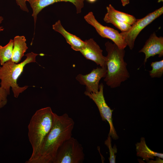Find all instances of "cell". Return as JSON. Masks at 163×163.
Instances as JSON below:
<instances>
[{"instance_id":"obj_1","label":"cell","mask_w":163,"mask_h":163,"mask_svg":"<svg viewBox=\"0 0 163 163\" xmlns=\"http://www.w3.org/2000/svg\"><path fill=\"white\" fill-rule=\"evenodd\" d=\"M74 121L67 113L59 116L54 113L50 131L37 152L26 163H54L57 152L62 143L72 135Z\"/></svg>"},{"instance_id":"obj_2","label":"cell","mask_w":163,"mask_h":163,"mask_svg":"<svg viewBox=\"0 0 163 163\" xmlns=\"http://www.w3.org/2000/svg\"><path fill=\"white\" fill-rule=\"evenodd\" d=\"M105 45L107 54L106 56L107 72L104 81L110 88H116L130 77L124 60L125 51L108 41Z\"/></svg>"},{"instance_id":"obj_3","label":"cell","mask_w":163,"mask_h":163,"mask_svg":"<svg viewBox=\"0 0 163 163\" xmlns=\"http://www.w3.org/2000/svg\"><path fill=\"white\" fill-rule=\"evenodd\" d=\"M54 113L47 107L37 110L32 116L28 126V137L32 148L30 157L37 152L53 126Z\"/></svg>"},{"instance_id":"obj_4","label":"cell","mask_w":163,"mask_h":163,"mask_svg":"<svg viewBox=\"0 0 163 163\" xmlns=\"http://www.w3.org/2000/svg\"><path fill=\"white\" fill-rule=\"evenodd\" d=\"M39 54L31 52L26 54V59L21 62L17 64L11 59L5 63L0 67L1 86L4 89L8 95L11 87L14 96L17 98L20 94L26 90L28 86H19L17 80L23 72L24 67L27 64L36 62V56Z\"/></svg>"},{"instance_id":"obj_5","label":"cell","mask_w":163,"mask_h":163,"mask_svg":"<svg viewBox=\"0 0 163 163\" xmlns=\"http://www.w3.org/2000/svg\"><path fill=\"white\" fill-rule=\"evenodd\" d=\"M85 158L82 145L76 139L71 137L59 148L54 163H82Z\"/></svg>"},{"instance_id":"obj_6","label":"cell","mask_w":163,"mask_h":163,"mask_svg":"<svg viewBox=\"0 0 163 163\" xmlns=\"http://www.w3.org/2000/svg\"><path fill=\"white\" fill-rule=\"evenodd\" d=\"M104 85L102 83L99 85V90L97 93L88 92L85 91L84 94L91 99L98 107L103 121H107L110 126L108 135L114 140L118 139L112 121V114L113 110L111 109L106 102L103 92Z\"/></svg>"},{"instance_id":"obj_7","label":"cell","mask_w":163,"mask_h":163,"mask_svg":"<svg viewBox=\"0 0 163 163\" xmlns=\"http://www.w3.org/2000/svg\"><path fill=\"white\" fill-rule=\"evenodd\" d=\"M163 13L162 6L142 18L136 19L128 30L120 33L130 49H133L136 38L140 32Z\"/></svg>"},{"instance_id":"obj_8","label":"cell","mask_w":163,"mask_h":163,"mask_svg":"<svg viewBox=\"0 0 163 163\" xmlns=\"http://www.w3.org/2000/svg\"><path fill=\"white\" fill-rule=\"evenodd\" d=\"M84 18L88 24L95 28L102 37L111 40L120 49H124L127 46L120 33L113 28L101 24L96 19L92 12H89L84 17Z\"/></svg>"},{"instance_id":"obj_9","label":"cell","mask_w":163,"mask_h":163,"mask_svg":"<svg viewBox=\"0 0 163 163\" xmlns=\"http://www.w3.org/2000/svg\"><path fill=\"white\" fill-rule=\"evenodd\" d=\"M107 72L106 66L97 67L88 74L78 75L75 78L80 84L85 86L86 91L97 93L99 90L100 81L101 78L105 77Z\"/></svg>"},{"instance_id":"obj_10","label":"cell","mask_w":163,"mask_h":163,"mask_svg":"<svg viewBox=\"0 0 163 163\" xmlns=\"http://www.w3.org/2000/svg\"><path fill=\"white\" fill-rule=\"evenodd\" d=\"M84 41L85 45L79 51L83 56L101 67L106 66V58L103 55V50L99 45L92 38Z\"/></svg>"},{"instance_id":"obj_11","label":"cell","mask_w":163,"mask_h":163,"mask_svg":"<svg viewBox=\"0 0 163 163\" xmlns=\"http://www.w3.org/2000/svg\"><path fill=\"white\" fill-rule=\"evenodd\" d=\"M85 0H27L32 10V16L34 21L35 27L39 13L46 7L56 2H69L73 4L75 7L77 14L81 13L84 6Z\"/></svg>"},{"instance_id":"obj_12","label":"cell","mask_w":163,"mask_h":163,"mask_svg":"<svg viewBox=\"0 0 163 163\" xmlns=\"http://www.w3.org/2000/svg\"><path fill=\"white\" fill-rule=\"evenodd\" d=\"M139 52L143 53L145 55V65L147 59L150 57L157 55H158L159 57H162L163 56V37H158L155 32L153 33Z\"/></svg>"},{"instance_id":"obj_13","label":"cell","mask_w":163,"mask_h":163,"mask_svg":"<svg viewBox=\"0 0 163 163\" xmlns=\"http://www.w3.org/2000/svg\"><path fill=\"white\" fill-rule=\"evenodd\" d=\"M53 29L62 34L71 48L76 51H80L85 46V42L79 37L66 31L62 25L60 20H58L52 25Z\"/></svg>"},{"instance_id":"obj_14","label":"cell","mask_w":163,"mask_h":163,"mask_svg":"<svg viewBox=\"0 0 163 163\" xmlns=\"http://www.w3.org/2000/svg\"><path fill=\"white\" fill-rule=\"evenodd\" d=\"M13 40V47L11 60L16 63L19 62L28 48L26 40L24 36H16Z\"/></svg>"},{"instance_id":"obj_15","label":"cell","mask_w":163,"mask_h":163,"mask_svg":"<svg viewBox=\"0 0 163 163\" xmlns=\"http://www.w3.org/2000/svg\"><path fill=\"white\" fill-rule=\"evenodd\" d=\"M136 155L142 157L146 161L149 159H154L155 157H158L163 159V154L155 152L150 149L146 144L145 139L141 137L139 142L136 144Z\"/></svg>"},{"instance_id":"obj_16","label":"cell","mask_w":163,"mask_h":163,"mask_svg":"<svg viewBox=\"0 0 163 163\" xmlns=\"http://www.w3.org/2000/svg\"><path fill=\"white\" fill-rule=\"evenodd\" d=\"M107 12L117 19L132 25L136 21L133 15L115 9L111 4L107 7Z\"/></svg>"},{"instance_id":"obj_17","label":"cell","mask_w":163,"mask_h":163,"mask_svg":"<svg viewBox=\"0 0 163 163\" xmlns=\"http://www.w3.org/2000/svg\"><path fill=\"white\" fill-rule=\"evenodd\" d=\"M13 47V40L10 39L5 46L0 45V64L2 66L11 59Z\"/></svg>"},{"instance_id":"obj_18","label":"cell","mask_w":163,"mask_h":163,"mask_svg":"<svg viewBox=\"0 0 163 163\" xmlns=\"http://www.w3.org/2000/svg\"><path fill=\"white\" fill-rule=\"evenodd\" d=\"M103 19L106 23L112 24L121 32L128 30L131 27V25L120 21L107 12L105 14Z\"/></svg>"},{"instance_id":"obj_19","label":"cell","mask_w":163,"mask_h":163,"mask_svg":"<svg viewBox=\"0 0 163 163\" xmlns=\"http://www.w3.org/2000/svg\"><path fill=\"white\" fill-rule=\"evenodd\" d=\"M152 69L149 71V75L152 78L161 77L163 74V60L152 62Z\"/></svg>"},{"instance_id":"obj_20","label":"cell","mask_w":163,"mask_h":163,"mask_svg":"<svg viewBox=\"0 0 163 163\" xmlns=\"http://www.w3.org/2000/svg\"><path fill=\"white\" fill-rule=\"evenodd\" d=\"M111 137L108 135L107 139L104 142L105 144L107 146L109 149L110 156L109 159L110 163H115L116 162V155L115 154L117 152V149L116 146L115 145L112 147L111 145Z\"/></svg>"},{"instance_id":"obj_21","label":"cell","mask_w":163,"mask_h":163,"mask_svg":"<svg viewBox=\"0 0 163 163\" xmlns=\"http://www.w3.org/2000/svg\"><path fill=\"white\" fill-rule=\"evenodd\" d=\"M8 95L6 91L0 86V109L3 108L7 104Z\"/></svg>"},{"instance_id":"obj_22","label":"cell","mask_w":163,"mask_h":163,"mask_svg":"<svg viewBox=\"0 0 163 163\" xmlns=\"http://www.w3.org/2000/svg\"><path fill=\"white\" fill-rule=\"evenodd\" d=\"M17 5L23 11L28 12L29 10L26 4L27 0H15Z\"/></svg>"},{"instance_id":"obj_23","label":"cell","mask_w":163,"mask_h":163,"mask_svg":"<svg viewBox=\"0 0 163 163\" xmlns=\"http://www.w3.org/2000/svg\"><path fill=\"white\" fill-rule=\"evenodd\" d=\"M122 5L125 6L129 3V0H121Z\"/></svg>"},{"instance_id":"obj_24","label":"cell","mask_w":163,"mask_h":163,"mask_svg":"<svg viewBox=\"0 0 163 163\" xmlns=\"http://www.w3.org/2000/svg\"><path fill=\"white\" fill-rule=\"evenodd\" d=\"M88 2L91 3H93L95 2L97 0H86Z\"/></svg>"},{"instance_id":"obj_25","label":"cell","mask_w":163,"mask_h":163,"mask_svg":"<svg viewBox=\"0 0 163 163\" xmlns=\"http://www.w3.org/2000/svg\"><path fill=\"white\" fill-rule=\"evenodd\" d=\"M4 18L2 16H0V24L2 23L3 20Z\"/></svg>"},{"instance_id":"obj_26","label":"cell","mask_w":163,"mask_h":163,"mask_svg":"<svg viewBox=\"0 0 163 163\" xmlns=\"http://www.w3.org/2000/svg\"><path fill=\"white\" fill-rule=\"evenodd\" d=\"M4 28L2 27H0V32L4 30Z\"/></svg>"}]
</instances>
